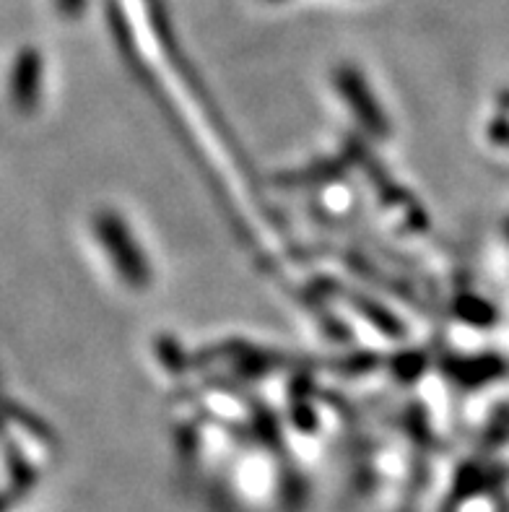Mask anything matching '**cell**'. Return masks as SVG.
Wrapping results in <instances>:
<instances>
[{"label":"cell","mask_w":509,"mask_h":512,"mask_svg":"<svg viewBox=\"0 0 509 512\" xmlns=\"http://www.w3.org/2000/svg\"><path fill=\"white\" fill-rule=\"evenodd\" d=\"M42 89V55L37 50L19 52L11 71V102L16 110L32 112Z\"/></svg>","instance_id":"1"},{"label":"cell","mask_w":509,"mask_h":512,"mask_svg":"<svg viewBox=\"0 0 509 512\" xmlns=\"http://www.w3.org/2000/svg\"><path fill=\"white\" fill-rule=\"evenodd\" d=\"M84 3L86 0H58V8L68 16V19H73V16L84 8Z\"/></svg>","instance_id":"2"}]
</instances>
